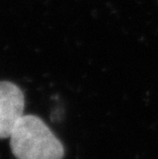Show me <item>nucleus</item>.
Listing matches in <instances>:
<instances>
[{
	"instance_id": "obj_2",
	"label": "nucleus",
	"mask_w": 158,
	"mask_h": 159,
	"mask_svg": "<svg viewBox=\"0 0 158 159\" xmlns=\"http://www.w3.org/2000/svg\"><path fill=\"white\" fill-rule=\"evenodd\" d=\"M25 96L11 81H0V139L11 137L13 128L24 116Z\"/></svg>"
},
{
	"instance_id": "obj_1",
	"label": "nucleus",
	"mask_w": 158,
	"mask_h": 159,
	"mask_svg": "<svg viewBox=\"0 0 158 159\" xmlns=\"http://www.w3.org/2000/svg\"><path fill=\"white\" fill-rule=\"evenodd\" d=\"M16 159H63V144L41 118L24 115L9 137Z\"/></svg>"
}]
</instances>
